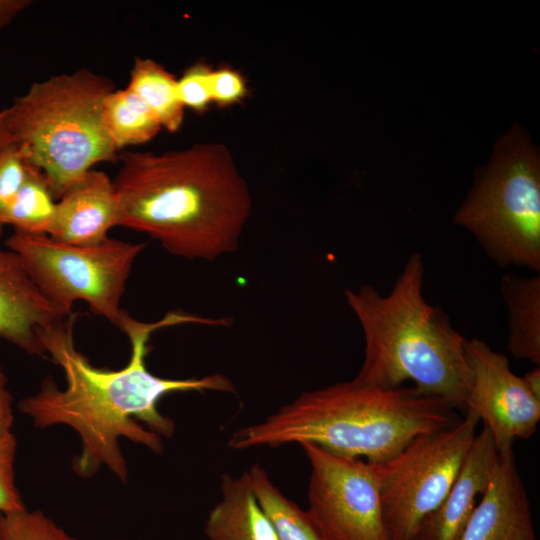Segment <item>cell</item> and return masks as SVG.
<instances>
[{
    "label": "cell",
    "mask_w": 540,
    "mask_h": 540,
    "mask_svg": "<svg viewBox=\"0 0 540 540\" xmlns=\"http://www.w3.org/2000/svg\"><path fill=\"white\" fill-rule=\"evenodd\" d=\"M55 200L42 170L25 161L22 183L3 223L13 226L14 231L48 235L56 215Z\"/></svg>",
    "instance_id": "cell-19"
},
{
    "label": "cell",
    "mask_w": 540,
    "mask_h": 540,
    "mask_svg": "<svg viewBox=\"0 0 540 540\" xmlns=\"http://www.w3.org/2000/svg\"><path fill=\"white\" fill-rule=\"evenodd\" d=\"M453 221L500 267L540 273V158L518 125L497 142L490 162L476 173Z\"/></svg>",
    "instance_id": "cell-6"
},
{
    "label": "cell",
    "mask_w": 540,
    "mask_h": 540,
    "mask_svg": "<svg viewBox=\"0 0 540 540\" xmlns=\"http://www.w3.org/2000/svg\"><path fill=\"white\" fill-rule=\"evenodd\" d=\"M112 81L87 68L35 82L5 108L13 142L42 170L56 199L92 167L119 161L102 117Z\"/></svg>",
    "instance_id": "cell-5"
},
{
    "label": "cell",
    "mask_w": 540,
    "mask_h": 540,
    "mask_svg": "<svg viewBox=\"0 0 540 540\" xmlns=\"http://www.w3.org/2000/svg\"><path fill=\"white\" fill-rule=\"evenodd\" d=\"M6 247L21 259L39 290L71 313L75 301L122 329L129 314L120 308L126 282L146 243L108 238L94 246H75L45 234L14 231Z\"/></svg>",
    "instance_id": "cell-7"
},
{
    "label": "cell",
    "mask_w": 540,
    "mask_h": 540,
    "mask_svg": "<svg viewBox=\"0 0 540 540\" xmlns=\"http://www.w3.org/2000/svg\"><path fill=\"white\" fill-rule=\"evenodd\" d=\"M310 466L308 509L329 540H387L373 464L299 443Z\"/></svg>",
    "instance_id": "cell-9"
},
{
    "label": "cell",
    "mask_w": 540,
    "mask_h": 540,
    "mask_svg": "<svg viewBox=\"0 0 540 540\" xmlns=\"http://www.w3.org/2000/svg\"><path fill=\"white\" fill-rule=\"evenodd\" d=\"M522 379L528 390L538 399H540V365H536L522 376Z\"/></svg>",
    "instance_id": "cell-28"
},
{
    "label": "cell",
    "mask_w": 540,
    "mask_h": 540,
    "mask_svg": "<svg viewBox=\"0 0 540 540\" xmlns=\"http://www.w3.org/2000/svg\"><path fill=\"white\" fill-rule=\"evenodd\" d=\"M150 109L162 128L177 132L184 120V106L177 92V79L150 58H136L127 86Z\"/></svg>",
    "instance_id": "cell-17"
},
{
    "label": "cell",
    "mask_w": 540,
    "mask_h": 540,
    "mask_svg": "<svg viewBox=\"0 0 540 540\" xmlns=\"http://www.w3.org/2000/svg\"><path fill=\"white\" fill-rule=\"evenodd\" d=\"M479 421L466 411L455 426L419 435L389 460L372 463L387 540H412L440 505L474 442Z\"/></svg>",
    "instance_id": "cell-8"
},
{
    "label": "cell",
    "mask_w": 540,
    "mask_h": 540,
    "mask_svg": "<svg viewBox=\"0 0 540 540\" xmlns=\"http://www.w3.org/2000/svg\"><path fill=\"white\" fill-rule=\"evenodd\" d=\"M221 499L205 524L209 540H278L274 526L254 494L248 471L223 474Z\"/></svg>",
    "instance_id": "cell-15"
},
{
    "label": "cell",
    "mask_w": 540,
    "mask_h": 540,
    "mask_svg": "<svg viewBox=\"0 0 540 540\" xmlns=\"http://www.w3.org/2000/svg\"><path fill=\"white\" fill-rule=\"evenodd\" d=\"M76 318L71 313L40 333L46 354L64 373L66 386L59 388L47 376L36 394L18 403V410L29 416L37 428L66 425L77 433L81 449L71 465L81 478H90L105 467L126 482L128 465L119 443L122 437L154 453H162L161 437H171L175 431L173 420L158 410V403L165 395L188 391L236 392L232 381L223 374L170 379L159 377L146 367L148 341L153 332L186 323L215 327V318L171 311L158 321L142 322L129 315L121 331L130 340L131 356L128 364L118 370L95 367L76 348L73 336Z\"/></svg>",
    "instance_id": "cell-1"
},
{
    "label": "cell",
    "mask_w": 540,
    "mask_h": 540,
    "mask_svg": "<svg viewBox=\"0 0 540 540\" xmlns=\"http://www.w3.org/2000/svg\"><path fill=\"white\" fill-rule=\"evenodd\" d=\"M17 440L11 432L0 439V512L14 513L27 509L15 480Z\"/></svg>",
    "instance_id": "cell-23"
},
{
    "label": "cell",
    "mask_w": 540,
    "mask_h": 540,
    "mask_svg": "<svg viewBox=\"0 0 540 540\" xmlns=\"http://www.w3.org/2000/svg\"><path fill=\"white\" fill-rule=\"evenodd\" d=\"M458 540H537L513 452L499 454L493 476Z\"/></svg>",
    "instance_id": "cell-12"
},
{
    "label": "cell",
    "mask_w": 540,
    "mask_h": 540,
    "mask_svg": "<svg viewBox=\"0 0 540 540\" xmlns=\"http://www.w3.org/2000/svg\"><path fill=\"white\" fill-rule=\"evenodd\" d=\"M70 314L39 290L16 253L0 248V339L43 356L41 331Z\"/></svg>",
    "instance_id": "cell-11"
},
{
    "label": "cell",
    "mask_w": 540,
    "mask_h": 540,
    "mask_svg": "<svg viewBox=\"0 0 540 540\" xmlns=\"http://www.w3.org/2000/svg\"><path fill=\"white\" fill-rule=\"evenodd\" d=\"M461 420L444 399L415 386L382 388L351 380L301 393L261 422L235 431L228 445L246 450L309 442L336 454L381 463L415 437Z\"/></svg>",
    "instance_id": "cell-3"
},
{
    "label": "cell",
    "mask_w": 540,
    "mask_h": 540,
    "mask_svg": "<svg viewBox=\"0 0 540 540\" xmlns=\"http://www.w3.org/2000/svg\"><path fill=\"white\" fill-rule=\"evenodd\" d=\"M255 496L271 520L278 540H329L307 510L286 497L260 464L248 470Z\"/></svg>",
    "instance_id": "cell-18"
},
{
    "label": "cell",
    "mask_w": 540,
    "mask_h": 540,
    "mask_svg": "<svg viewBox=\"0 0 540 540\" xmlns=\"http://www.w3.org/2000/svg\"><path fill=\"white\" fill-rule=\"evenodd\" d=\"M13 397L7 387V377L0 366V439L12 432L14 423Z\"/></svg>",
    "instance_id": "cell-26"
},
{
    "label": "cell",
    "mask_w": 540,
    "mask_h": 540,
    "mask_svg": "<svg viewBox=\"0 0 540 540\" xmlns=\"http://www.w3.org/2000/svg\"><path fill=\"white\" fill-rule=\"evenodd\" d=\"M102 117L108 135L118 150L146 143L162 128L146 104L127 87L114 89L106 96Z\"/></svg>",
    "instance_id": "cell-20"
},
{
    "label": "cell",
    "mask_w": 540,
    "mask_h": 540,
    "mask_svg": "<svg viewBox=\"0 0 540 540\" xmlns=\"http://www.w3.org/2000/svg\"><path fill=\"white\" fill-rule=\"evenodd\" d=\"M31 3L29 0H0V30L11 23Z\"/></svg>",
    "instance_id": "cell-27"
},
{
    "label": "cell",
    "mask_w": 540,
    "mask_h": 540,
    "mask_svg": "<svg viewBox=\"0 0 540 540\" xmlns=\"http://www.w3.org/2000/svg\"><path fill=\"white\" fill-rule=\"evenodd\" d=\"M424 276V260L414 252L386 295L372 285L344 292L365 340L364 360L353 381L382 388L412 381L419 391L465 413L470 390L467 339L441 307L427 302Z\"/></svg>",
    "instance_id": "cell-4"
},
{
    "label": "cell",
    "mask_w": 540,
    "mask_h": 540,
    "mask_svg": "<svg viewBox=\"0 0 540 540\" xmlns=\"http://www.w3.org/2000/svg\"><path fill=\"white\" fill-rule=\"evenodd\" d=\"M210 93L212 103L228 107L242 101L248 94L244 76L230 66L212 69L210 74Z\"/></svg>",
    "instance_id": "cell-25"
},
{
    "label": "cell",
    "mask_w": 540,
    "mask_h": 540,
    "mask_svg": "<svg viewBox=\"0 0 540 540\" xmlns=\"http://www.w3.org/2000/svg\"><path fill=\"white\" fill-rule=\"evenodd\" d=\"M212 68L204 61L189 66L177 79V92L184 106L197 113L205 112L210 104V74Z\"/></svg>",
    "instance_id": "cell-22"
},
{
    "label": "cell",
    "mask_w": 540,
    "mask_h": 540,
    "mask_svg": "<svg viewBox=\"0 0 540 540\" xmlns=\"http://www.w3.org/2000/svg\"><path fill=\"white\" fill-rule=\"evenodd\" d=\"M117 226V197L113 181L103 172L89 170L57 202L48 236L55 241L94 246L103 243Z\"/></svg>",
    "instance_id": "cell-13"
},
{
    "label": "cell",
    "mask_w": 540,
    "mask_h": 540,
    "mask_svg": "<svg viewBox=\"0 0 540 540\" xmlns=\"http://www.w3.org/2000/svg\"><path fill=\"white\" fill-rule=\"evenodd\" d=\"M119 161L117 226L146 233L170 254L191 260L213 261L238 248L252 201L225 145L126 151Z\"/></svg>",
    "instance_id": "cell-2"
},
{
    "label": "cell",
    "mask_w": 540,
    "mask_h": 540,
    "mask_svg": "<svg viewBox=\"0 0 540 540\" xmlns=\"http://www.w3.org/2000/svg\"><path fill=\"white\" fill-rule=\"evenodd\" d=\"M25 159L19 146L12 142L0 151V237L3 233V218L22 183Z\"/></svg>",
    "instance_id": "cell-24"
},
{
    "label": "cell",
    "mask_w": 540,
    "mask_h": 540,
    "mask_svg": "<svg viewBox=\"0 0 540 540\" xmlns=\"http://www.w3.org/2000/svg\"><path fill=\"white\" fill-rule=\"evenodd\" d=\"M0 540H78L40 510L0 512Z\"/></svg>",
    "instance_id": "cell-21"
},
{
    "label": "cell",
    "mask_w": 540,
    "mask_h": 540,
    "mask_svg": "<svg viewBox=\"0 0 540 540\" xmlns=\"http://www.w3.org/2000/svg\"><path fill=\"white\" fill-rule=\"evenodd\" d=\"M470 369L466 411L491 433L499 454L513 452L516 439H529L540 421V399L512 372L508 358L483 340H466Z\"/></svg>",
    "instance_id": "cell-10"
},
{
    "label": "cell",
    "mask_w": 540,
    "mask_h": 540,
    "mask_svg": "<svg viewBox=\"0 0 540 540\" xmlns=\"http://www.w3.org/2000/svg\"><path fill=\"white\" fill-rule=\"evenodd\" d=\"M498 460L493 437L483 427L448 494L424 519L412 540H458L477 504V497L486 490Z\"/></svg>",
    "instance_id": "cell-14"
},
{
    "label": "cell",
    "mask_w": 540,
    "mask_h": 540,
    "mask_svg": "<svg viewBox=\"0 0 540 540\" xmlns=\"http://www.w3.org/2000/svg\"><path fill=\"white\" fill-rule=\"evenodd\" d=\"M500 293L508 311V349L520 360L540 365V275L506 273Z\"/></svg>",
    "instance_id": "cell-16"
},
{
    "label": "cell",
    "mask_w": 540,
    "mask_h": 540,
    "mask_svg": "<svg viewBox=\"0 0 540 540\" xmlns=\"http://www.w3.org/2000/svg\"><path fill=\"white\" fill-rule=\"evenodd\" d=\"M13 142L8 128L5 111L0 110V151Z\"/></svg>",
    "instance_id": "cell-29"
}]
</instances>
